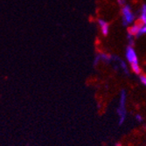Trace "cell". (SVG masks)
<instances>
[{"instance_id": "6da1fadb", "label": "cell", "mask_w": 146, "mask_h": 146, "mask_svg": "<svg viewBox=\"0 0 146 146\" xmlns=\"http://www.w3.org/2000/svg\"><path fill=\"white\" fill-rule=\"evenodd\" d=\"M125 59L127 62L129 64L132 72L137 75H141L142 69L139 65V60H138L137 52L133 47V46H129V45L127 46L125 49Z\"/></svg>"}, {"instance_id": "7a4b0ae2", "label": "cell", "mask_w": 146, "mask_h": 146, "mask_svg": "<svg viewBox=\"0 0 146 146\" xmlns=\"http://www.w3.org/2000/svg\"><path fill=\"white\" fill-rule=\"evenodd\" d=\"M126 91L123 89L120 94V99H119V107L116 110L118 115V124L120 126L123 124L126 119Z\"/></svg>"}, {"instance_id": "3957f363", "label": "cell", "mask_w": 146, "mask_h": 146, "mask_svg": "<svg viewBox=\"0 0 146 146\" xmlns=\"http://www.w3.org/2000/svg\"><path fill=\"white\" fill-rule=\"evenodd\" d=\"M121 13L123 25L124 26H130L136 21V15L129 5H124L123 6H122Z\"/></svg>"}, {"instance_id": "277c9868", "label": "cell", "mask_w": 146, "mask_h": 146, "mask_svg": "<svg viewBox=\"0 0 146 146\" xmlns=\"http://www.w3.org/2000/svg\"><path fill=\"white\" fill-rule=\"evenodd\" d=\"M113 60H114V55L109 54H107V52H99L95 58L94 64L97 65L100 62L109 64V63H112Z\"/></svg>"}, {"instance_id": "5b68a950", "label": "cell", "mask_w": 146, "mask_h": 146, "mask_svg": "<svg viewBox=\"0 0 146 146\" xmlns=\"http://www.w3.org/2000/svg\"><path fill=\"white\" fill-rule=\"evenodd\" d=\"M138 20L141 22L142 24V27L140 29V33H139V37L142 35H145L146 34V5H143V6L141 7L140 10V16Z\"/></svg>"}, {"instance_id": "8992f818", "label": "cell", "mask_w": 146, "mask_h": 146, "mask_svg": "<svg viewBox=\"0 0 146 146\" xmlns=\"http://www.w3.org/2000/svg\"><path fill=\"white\" fill-rule=\"evenodd\" d=\"M97 24H98V26H99L102 34L104 37H107L110 33V24L103 19H98Z\"/></svg>"}, {"instance_id": "52a82bcc", "label": "cell", "mask_w": 146, "mask_h": 146, "mask_svg": "<svg viewBox=\"0 0 146 146\" xmlns=\"http://www.w3.org/2000/svg\"><path fill=\"white\" fill-rule=\"evenodd\" d=\"M135 38H136V37H134L133 35L127 33V40H128V42H129V46H133V45H134Z\"/></svg>"}, {"instance_id": "ba28073f", "label": "cell", "mask_w": 146, "mask_h": 146, "mask_svg": "<svg viewBox=\"0 0 146 146\" xmlns=\"http://www.w3.org/2000/svg\"><path fill=\"white\" fill-rule=\"evenodd\" d=\"M140 78V82H142V84L143 85H144L145 87H146V75H143V74H141L140 76H139Z\"/></svg>"}, {"instance_id": "9c48e42d", "label": "cell", "mask_w": 146, "mask_h": 146, "mask_svg": "<svg viewBox=\"0 0 146 146\" xmlns=\"http://www.w3.org/2000/svg\"><path fill=\"white\" fill-rule=\"evenodd\" d=\"M116 1H117L118 5L120 6H123L124 5H126L125 4V0H116Z\"/></svg>"}, {"instance_id": "30bf717a", "label": "cell", "mask_w": 146, "mask_h": 146, "mask_svg": "<svg viewBox=\"0 0 146 146\" xmlns=\"http://www.w3.org/2000/svg\"><path fill=\"white\" fill-rule=\"evenodd\" d=\"M136 120L138 121V122H142L143 121V116L141 115H136Z\"/></svg>"}, {"instance_id": "8fae6325", "label": "cell", "mask_w": 146, "mask_h": 146, "mask_svg": "<svg viewBox=\"0 0 146 146\" xmlns=\"http://www.w3.org/2000/svg\"><path fill=\"white\" fill-rule=\"evenodd\" d=\"M115 146H123V145H122L121 143H116V144H115Z\"/></svg>"}, {"instance_id": "7c38bea8", "label": "cell", "mask_w": 146, "mask_h": 146, "mask_svg": "<svg viewBox=\"0 0 146 146\" xmlns=\"http://www.w3.org/2000/svg\"><path fill=\"white\" fill-rule=\"evenodd\" d=\"M145 129H146V125H145Z\"/></svg>"}]
</instances>
